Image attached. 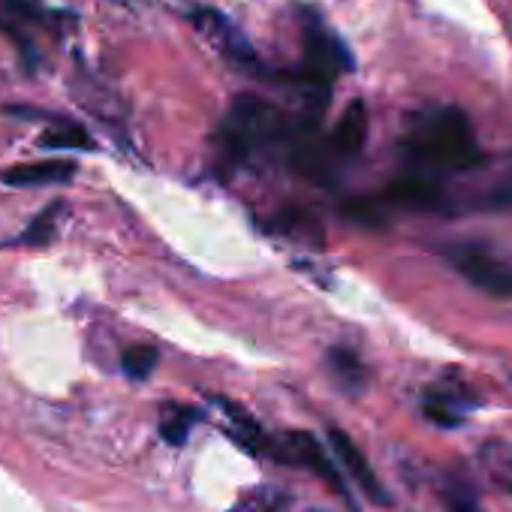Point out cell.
<instances>
[{
  "label": "cell",
  "mask_w": 512,
  "mask_h": 512,
  "mask_svg": "<svg viewBox=\"0 0 512 512\" xmlns=\"http://www.w3.org/2000/svg\"><path fill=\"white\" fill-rule=\"evenodd\" d=\"M365 136H368V109H365L362 100H353V103L344 109V115H341L335 133L329 136L332 151L338 154V160H350V157H356V154L362 151Z\"/></svg>",
  "instance_id": "11"
},
{
  "label": "cell",
  "mask_w": 512,
  "mask_h": 512,
  "mask_svg": "<svg viewBox=\"0 0 512 512\" xmlns=\"http://www.w3.org/2000/svg\"><path fill=\"white\" fill-rule=\"evenodd\" d=\"M404 151L422 166L452 172H467L482 163V151L467 115L452 106L425 112L404 139Z\"/></svg>",
  "instance_id": "2"
},
{
  "label": "cell",
  "mask_w": 512,
  "mask_h": 512,
  "mask_svg": "<svg viewBox=\"0 0 512 512\" xmlns=\"http://www.w3.org/2000/svg\"><path fill=\"white\" fill-rule=\"evenodd\" d=\"M347 214L356 220V223H368V226H377L380 223V208H377V202H353L350 208H347Z\"/></svg>",
  "instance_id": "22"
},
{
  "label": "cell",
  "mask_w": 512,
  "mask_h": 512,
  "mask_svg": "<svg viewBox=\"0 0 512 512\" xmlns=\"http://www.w3.org/2000/svg\"><path fill=\"white\" fill-rule=\"evenodd\" d=\"M449 256L464 281L485 290L488 296L512 299V266H506L503 260H497V256H491L482 247H461V250H452Z\"/></svg>",
  "instance_id": "5"
},
{
  "label": "cell",
  "mask_w": 512,
  "mask_h": 512,
  "mask_svg": "<svg viewBox=\"0 0 512 512\" xmlns=\"http://www.w3.org/2000/svg\"><path fill=\"white\" fill-rule=\"evenodd\" d=\"M302 70L329 85L341 73L353 70V55L320 19H308L305 25V67Z\"/></svg>",
  "instance_id": "4"
},
{
  "label": "cell",
  "mask_w": 512,
  "mask_h": 512,
  "mask_svg": "<svg viewBox=\"0 0 512 512\" xmlns=\"http://www.w3.org/2000/svg\"><path fill=\"white\" fill-rule=\"evenodd\" d=\"M58 214H61V202H55V205H49L28 229H25V235H22V241H28V244H46V241H52V235H55V220H58Z\"/></svg>",
  "instance_id": "19"
},
{
  "label": "cell",
  "mask_w": 512,
  "mask_h": 512,
  "mask_svg": "<svg viewBox=\"0 0 512 512\" xmlns=\"http://www.w3.org/2000/svg\"><path fill=\"white\" fill-rule=\"evenodd\" d=\"M443 494H446V503L452 506V512H479V500L470 485L449 482V488Z\"/></svg>",
  "instance_id": "21"
},
{
  "label": "cell",
  "mask_w": 512,
  "mask_h": 512,
  "mask_svg": "<svg viewBox=\"0 0 512 512\" xmlns=\"http://www.w3.org/2000/svg\"><path fill=\"white\" fill-rule=\"evenodd\" d=\"M329 443H332L338 461L344 464V470H347V473L353 476V482L365 491V497H368L371 503L389 506L392 497H389V491L383 488V482L377 479V473H374V467L368 464V458L362 455V449H359L344 431H338V428H329Z\"/></svg>",
  "instance_id": "6"
},
{
  "label": "cell",
  "mask_w": 512,
  "mask_h": 512,
  "mask_svg": "<svg viewBox=\"0 0 512 512\" xmlns=\"http://www.w3.org/2000/svg\"><path fill=\"white\" fill-rule=\"evenodd\" d=\"M263 449H266V455H272V458L281 461V464L314 470L320 479H326V482L353 506V497H350L347 482L341 479L338 467L332 464V458L326 455V449L320 446V440H317L314 434H308V431H287V434H281V437H266ZM353 512H356V506H353Z\"/></svg>",
  "instance_id": "3"
},
{
  "label": "cell",
  "mask_w": 512,
  "mask_h": 512,
  "mask_svg": "<svg viewBox=\"0 0 512 512\" xmlns=\"http://www.w3.org/2000/svg\"><path fill=\"white\" fill-rule=\"evenodd\" d=\"M196 422V410L181 407V404H166L160 413V437L172 446L187 443V434Z\"/></svg>",
  "instance_id": "15"
},
{
  "label": "cell",
  "mask_w": 512,
  "mask_h": 512,
  "mask_svg": "<svg viewBox=\"0 0 512 512\" xmlns=\"http://www.w3.org/2000/svg\"><path fill=\"white\" fill-rule=\"evenodd\" d=\"M121 368L130 380H148L157 368V350L148 344H130L121 353Z\"/></svg>",
  "instance_id": "17"
},
{
  "label": "cell",
  "mask_w": 512,
  "mask_h": 512,
  "mask_svg": "<svg viewBox=\"0 0 512 512\" xmlns=\"http://www.w3.org/2000/svg\"><path fill=\"white\" fill-rule=\"evenodd\" d=\"M76 175V166L70 160H37V163H19L0 172V181L10 187H43V184H64Z\"/></svg>",
  "instance_id": "10"
},
{
  "label": "cell",
  "mask_w": 512,
  "mask_h": 512,
  "mask_svg": "<svg viewBox=\"0 0 512 512\" xmlns=\"http://www.w3.org/2000/svg\"><path fill=\"white\" fill-rule=\"evenodd\" d=\"M284 229L290 232V235H296V238H314V241H323V229H320V223L308 214V211H299V208H293L287 217H284Z\"/></svg>",
  "instance_id": "20"
},
{
  "label": "cell",
  "mask_w": 512,
  "mask_h": 512,
  "mask_svg": "<svg viewBox=\"0 0 512 512\" xmlns=\"http://www.w3.org/2000/svg\"><path fill=\"white\" fill-rule=\"evenodd\" d=\"M40 148H55V151H70V148H79V151H91L94 148V139L76 127V124H61V127H52L40 136Z\"/></svg>",
  "instance_id": "16"
},
{
  "label": "cell",
  "mask_w": 512,
  "mask_h": 512,
  "mask_svg": "<svg viewBox=\"0 0 512 512\" xmlns=\"http://www.w3.org/2000/svg\"><path fill=\"white\" fill-rule=\"evenodd\" d=\"M293 124L296 118L281 112L275 103L253 94H241L235 97V103L229 106L226 118L217 127L220 154L229 163H244L260 154L284 151Z\"/></svg>",
  "instance_id": "1"
},
{
  "label": "cell",
  "mask_w": 512,
  "mask_h": 512,
  "mask_svg": "<svg viewBox=\"0 0 512 512\" xmlns=\"http://www.w3.org/2000/svg\"><path fill=\"white\" fill-rule=\"evenodd\" d=\"M473 398L464 395L461 389L455 386H431L425 395H422V410L431 422L443 425V428H458L467 413L473 410Z\"/></svg>",
  "instance_id": "8"
},
{
  "label": "cell",
  "mask_w": 512,
  "mask_h": 512,
  "mask_svg": "<svg viewBox=\"0 0 512 512\" xmlns=\"http://www.w3.org/2000/svg\"><path fill=\"white\" fill-rule=\"evenodd\" d=\"M193 25L217 46V52L229 64H235V67H253V49L247 46V40L235 31V25L226 16H220L214 10H199L193 16Z\"/></svg>",
  "instance_id": "7"
},
{
  "label": "cell",
  "mask_w": 512,
  "mask_h": 512,
  "mask_svg": "<svg viewBox=\"0 0 512 512\" xmlns=\"http://www.w3.org/2000/svg\"><path fill=\"white\" fill-rule=\"evenodd\" d=\"M46 22V10L40 0H0V31L10 34L22 49H28L25 34Z\"/></svg>",
  "instance_id": "12"
},
{
  "label": "cell",
  "mask_w": 512,
  "mask_h": 512,
  "mask_svg": "<svg viewBox=\"0 0 512 512\" xmlns=\"http://www.w3.org/2000/svg\"><path fill=\"white\" fill-rule=\"evenodd\" d=\"M311 512H323V509H311Z\"/></svg>",
  "instance_id": "23"
},
{
  "label": "cell",
  "mask_w": 512,
  "mask_h": 512,
  "mask_svg": "<svg viewBox=\"0 0 512 512\" xmlns=\"http://www.w3.org/2000/svg\"><path fill=\"white\" fill-rule=\"evenodd\" d=\"M329 371H332V377L347 389V392H362L365 389V383H368V374H365V365H362V359L353 353V350H347V347H332L329 350Z\"/></svg>",
  "instance_id": "14"
},
{
  "label": "cell",
  "mask_w": 512,
  "mask_h": 512,
  "mask_svg": "<svg viewBox=\"0 0 512 512\" xmlns=\"http://www.w3.org/2000/svg\"><path fill=\"white\" fill-rule=\"evenodd\" d=\"M214 404L226 413V428L229 434L247 449V452H256V449H263L266 443V434L260 428V422H256L247 410H241L238 404H232L229 398H214Z\"/></svg>",
  "instance_id": "13"
},
{
  "label": "cell",
  "mask_w": 512,
  "mask_h": 512,
  "mask_svg": "<svg viewBox=\"0 0 512 512\" xmlns=\"http://www.w3.org/2000/svg\"><path fill=\"white\" fill-rule=\"evenodd\" d=\"M281 506H284V491H278V488H256V491L244 494L226 512H278Z\"/></svg>",
  "instance_id": "18"
},
{
  "label": "cell",
  "mask_w": 512,
  "mask_h": 512,
  "mask_svg": "<svg viewBox=\"0 0 512 512\" xmlns=\"http://www.w3.org/2000/svg\"><path fill=\"white\" fill-rule=\"evenodd\" d=\"M386 199L404 208L434 211L443 205V187L428 175H401L386 187Z\"/></svg>",
  "instance_id": "9"
}]
</instances>
